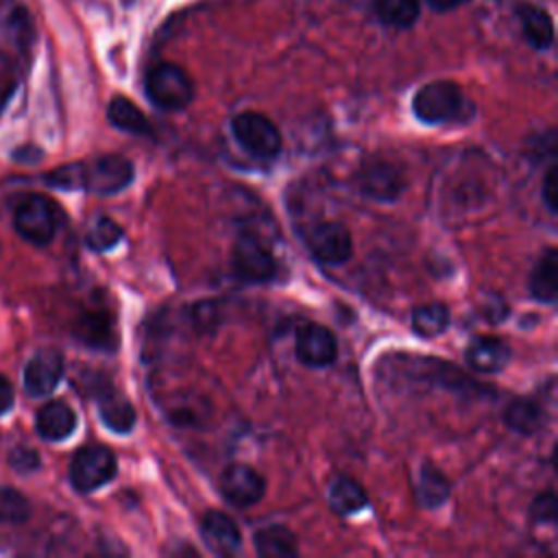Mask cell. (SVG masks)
Instances as JSON below:
<instances>
[{
    "label": "cell",
    "instance_id": "11",
    "mask_svg": "<svg viewBox=\"0 0 558 558\" xmlns=\"http://www.w3.org/2000/svg\"><path fill=\"white\" fill-rule=\"evenodd\" d=\"M357 187L364 196L388 203L401 196L405 183L401 170L390 161H368L357 172Z\"/></svg>",
    "mask_w": 558,
    "mask_h": 558
},
{
    "label": "cell",
    "instance_id": "16",
    "mask_svg": "<svg viewBox=\"0 0 558 558\" xmlns=\"http://www.w3.org/2000/svg\"><path fill=\"white\" fill-rule=\"evenodd\" d=\"M76 338L94 349H111L116 344L113 320L105 310L85 312L76 323Z\"/></svg>",
    "mask_w": 558,
    "mask_h": 558
},
{
    "label": "cell",
    "instance_id": "13",
    "mask_svg": "<svg viewBox=\"0 0 558 558\" xmlns=\"http://www.w3.org/2000/svg\"><path fill=\"white\" fill-rule=\"evenodd\" d=\"M201 534L205 538V543L222 556L235 554L240 549L242 536L238 525L233 523V519L220 510H209L203 514L201 521Z\"/></svg>",
    "mask_w": 558,
    "mask_h": 558
},
{
    "label": "cell",
    "instance_id": "29",
    "mask_svg": "<svg viewBox=\"0 0 558 558\" xmlns=\"http://www.w3.org/2000/svg\"><path fill=\"white\" fill-rule=\"evenodd\" d=\"M9 464L17 471V473H33L35 469H39V456L35 449L31 447H13L9 451Z\"/></svg>",
    "mask_w": 558,
    "mask_h": 558
},
{
    "label": "cell",
    "instance_id": "3",
    "mask_svg": "<svg viewBox=\"0 0 558 558\" xmlns=\"http://www.w3.org/2000/svg\"><path fill=\"white\" fill-rule=\"evenodd\" d=\"M133 181V163L122 155H102L78 163V187L92 194H116Z\"/></svg>",
    "mask_w": 558,
    "mask_h": 558
},
{
    "label": "cell",
    "instance_id": "34",
    "mask_svg": "<svg viewBox=\"0 0 558 558\" xmlns=\"http://www.w3.org/2000/svg\"><path fill=\"white\" fill-rule=\"evenodd\" d=\"M466 0H427V4L434 9V11H451L460 4H464Z\"/></svg>",
    "mask_w": 558,
    "mask_h": 558
},
{
    "label": "cell",
    "instance_id": "22",
    "mask_svg": "<svg viewBox=\"0 0 558 558\" xmlns=\"http://www.w3.org/2000/svg\"><path fill=\"white\" fill-rule=\"evenodd\" d=\"M329 504L340 514H353L366 508L368 497L353 477L338 475L329 486Z\"/></svg>",
    "mask_w": 558,
    "mask_h": 558
},
{
    "label": "cell",
    "instance_id": "5",
    "mask_svg": "<svg viewBox=\"0 0 558 558\" xmlns=\"http://www.w3.org/2000/svg\"><path fill=\"white\" fill-rule=\"evenodd\" d=\"M13 225L26 242L44 246L54 238L59 227L57 205L41 194H31L17 205Z\"/></svg>",
    "mask_w": 558,
    "mask_h": 558
},
{
    "label": "cell",
    "instance_id": "26",
    "mask_svg": "<svg viewBox=\"0 0 558 558\" xmlns=\"http://www.w3.org/2000/svg\"><path fill=\"white\" fill-rule=\"evenodd\" d=\"M377 15L397 28H408L418 17V0H375Z\"/></svg>",
    "mask_w": 558,
    "mask_h": 558
},
{
    "label": "cell",
    "instance_id": "4",
    "mask_svg": "<svg viewBox=\"0 0 558 558\" xmlns=\"http://www.w3.org/2000/svg\"><path fill=\"white\" fill-rule=\"evenodd\" d=\"M238 144L257 159H272L281 150V133L275 122L257 111H242L231 120Z\"/></svg>",
    "mask_w": 558,
    "mask_h": 558
},
{
    "label": "cell",
    "instance_id": "9",
    "mask_svg": "<svg viewBox=\"0 0 558 558\" xmlns=\"http://www.w3.org/2000/svg\"><path fill=\"white\" fill-rule=\"evenodd\" d=\"M63 377V355L57 349H41L35 353L22 375V384L28 397H46L50 395Z\"/></svg>",
    "mask_w": 558,
    "mask_h": 558
},
{
    "label": "cell",
    "instance_id": "14",
    "mask_svg": "<svg viewBox=\"0 0 558 558\" xmlns=\"http://www.w3.org/2000/svg\"><path fill=\"white\" fill-rule=\"evenodd\" d=\"M510 360V349L501 338L495 336H480L471 340L466 347V362L473 371L480 373H497Z\"/></svg>",
    "mask_w": 558,
    "mask_h": 558
},
{
    "label": "cell",
    "instance_id": "17",
    "mask_svg": "<svg viewBox=\"0 0 558 558\" xmlns=\"http://www.w3.org/2000/svg\"><path fill=\"white\" fill-rule=\"evenodd\" d=\"M253 545H255L257 554L264 558H290V556H296V551H299L294 532L279 523L259 527L253 534Z\"/></svg>",
    "mask_w": 558,
    "mask_h": 558
},
{
    "label": "cell",
    "instance_id": "25",
    "mask_svg": "<svg viewBox=\"0 0 558 558\" xmlns=\"http://www.w3.org/2000/svg\"><path fill=\"white\" fill-rule=\"evenodd\" d=\"M449 327V310L442 303H425L412 312V329L423 338H434Z\"/></svg>",
    "mask_w": 558,
    "mask_h": 558
},
{
    "label": "cell",
    "instance_id": "23",
    "mask_svg": "<svg viewBox=\"0 0 558 558\" xmlns=\"http://www.w3.org/2000/svg\"><path fill=\"white\" fill-rule=\"evenodd\" d=\"M449 480L445 473L432 464H423L418 484H416V501L423 508H438L449 497Z\"/></svg>",
    "mask_w": 558,
    "mask_h": 558
},
{
    "label": "cell",
    "instance_id": "19",
    "mask_svg": "<svg viewBox=\"0 0 558 558\" xmlns=\"http://www.w3.org/2000/svg\"><path fill=\"white\" fill-rule=\"evenodd\" d=\"M517 17L521 22L525 39L534 48H549L551 46L554 24H551V17L543 9H538L536 4L523 2V4L517 7Z\"/></svg>",
    "mask_w": 558,
    "mask_h": 558
},
{
    "label": "cell",
    "instance_id": "15",
    "mask_svg": "<svg viewBox=\"0 0 558 558\" xmlns=\"http://www.w3.org/2000/svg\"><path fill=\"white\" fill-rule=\"evenodd\" d=\"M35 427L46 440H65L76 429V414L65 401H48L37 412Z\"/></svg>",
    "mask_w": 558,
    "mask_h": 558
},
{
    "label": "cell",
    "instance_id": "7",
    "mask_svg": "<svg viewBox=\"0 0 558 558\" xmlns=\"http://www.w3.org/2000/svg\"><path fill=\"white\" fill-rule=\"evenodd\" d=\"M231 266L235 277L244 283H266L277 272L272 253L251 233L238 238L231 251Z\"/></svg>",
    "mask_w": 558,
    "mask_h": 558
},
{
    "label": "cell",
    "instance_id": "28",
    "mask_svg": "<svg viewBox=\"0 0 558 558\" xmlns=\"http://www.w3.org/2000/svg\"><path fill=\"white\" fill-rule=\"evenodd\" d=\"M122 227L116 222V220H111V218H98L92 227H89V231H87V235H85V242H87V246L92 248V251H98V253H102V251H109V248H113L120 240H122Z\"/></svg>",
    "mask_w": 558,
    "mask_h": 558
},
{
    "label": "cell",
    "instance_id": "24",
    "mask_svg": "<svg viewBox=\"0 0 558 558\" xmlns=\"http://www.w3.org/2000/svg\"><path fill=\"white\" fill-rule=\"evenodd\" d=\"M504 421L512 432L530 436L543 425V408L532 399H514L504 410Z\"/></svg>",
    "mask_w": 558,
    "mask_h": 558
},
{
    "label": "cell",
    "instance_id": "27",
    "mask_svg": "<svg viewBox=\"0 0 558 558\" xmlns=\"http://www.w3.org/2000/svg\"><path fill=\"white\" fill-rule=\"evenodd\" d=\"M31 517V506L28 499L11 488V486H0V523H24Z\"/></svg>",
    "mask_w": 558,
    "mask_h": 558
},
{
    "label": "cell",
    "instance_id": "20",
    "mask_svg": "<svg viewBox=\"0 0 558 558\" xmlns=\"http://www.w3.org/2000/svg\"><path fill=\"white\" fill-rule=\"evenodd\" d=\"M107 118L120 131H126L133 135H150L153 133V126H150L148 118L142 113V109L124 96H116L109 102Z\"/></svg>",
    "mask_w": 558,
    "mask_h": 558
},
{
    "label": "cell",
    "instance_id": "6",
    "mask_svg": "<svg viewBox=\"0 0 558 558\" xmlns=\"http://www.w3.org/2000/svg\"><path fill=\"white\" fill-rule=\"evenodd\" d=\"M118 469L116 456L102 445L81 447L70 464V482L78 493H92L113 480Z\"/></svg>",
    "mask_w": 558,
    "mask_h": 558
},
{
    "label": "cell",
    "instance_id": "35",
    "mask_svg": "<svg viewBox=\"0 0 558 558\" xmlns=\"http://www.w3.org/2000/svg\"><path fill=\"white\" fill-rule=\"evenodd\" d=\"M11 89H13V85H11L7 78L0 76V109H2V105L7 102V98L11 96Z\"/></svg>",
    "mask_w": 558,
    "mask_h": 558
},
{
    "label": "cell",
    "instance_id": "30",
    "mask_svg": "<svg viewBox=\"0 0 558 558\" xmlns=\"http://www.w3.org/2000/svg\"><path fill=\"white\" fill-rule=\"evenodd\" d=\"M556 510H558V501L554 493H543L534 499L530 514L534 521L538 523H554L556 521Z\"/></svg>",
    "mask_w": 558,
    "mask_h": 558
},
{
    "label": "cell",
    "instance_id": "33",
    "mask_svg": "<svg viewBox=\"0 0 558 558\" xmlns=\"http://www.w3.org/2000/svg\"><path fill=\"white\" fill-rule=\"evenodd\" d=\"M41 157V150L35 148V146H22V148H15L13 150V159L15 161H26V163H35L37 159Z\"/></svg>",
    "mask_w": 558,
    "mask_h": 558
},
{
    "label": "cell",
    "instance_id": "21",
    "mask_svg": "<svg viewBox=\"0 0 558 558\" xmlns=\"http://www.w3.org/2000/svg\"><path fill=\"white\" fill-rule=\"evenodd\" d=\"M98 412H100V418L102 423L116 432V434H126L133 429L135 425V410L133 405L124 399V397H118L113 395L111 390H105L98 395Z\"/></svg>",
    "mask_w": 558,
    "mask_h": 558
},
{
    "label": "cell",
    "instance_id": "32",
    "mask_svg": "<svg viewBox=\"0 0 558 558\" xmlns=\"http://www.w3.org/2000/svg\"><path fill=\"white\" fill-rule=\"evenodd\" d=\"M11 408H13V386L4 375H0V416L7 414Z\"/></svg>",
    "mask_w": 558,
    "mask_h": 558
},
{
    "label": "cell",
    "instance_id": "18",
    "mask_svg": "<svg viewBox=\"0 0 558 558\" xmlns=\"http://www.w3.org/2000/svg\"><path fill=\"white\" fill-rule=\"evenodd\" d=\"M530 292L541 303H554L558 294V253L547 248L530 277Z\"/></svg>",
    "mask_w": 558,
    "mask_h": 558
},
{
    "label": "cell",
    "instance_id": "10",
    "mask_svg": "<svg viewBox=\"0 0 558 558\" xmlns=\"http://www.w3.org/2000/svg\"><path fill=\"white\" fill-rule=\"evenodd\" d=\"M266 482L248 464H229L220 473L222 497L235 508H248L264 497Z\"/></svg>",
    "mask_w": 558,
    "mask_h": 558
},
{
    "label": "cell",
    "instance_id": "2",
    "mask_svg": "<svg viewBox=\"0 0 558 558\" xmlns=\"http://www.w3.org/2000/svg\"><path fill=\"white\" fill-rule=\"evenodd\" d=\"M146 94L163 111H179L190 105L194 85L187 72L174 63H159L146 74Z\"/></svg>",
    "mask_w": 558,
    "mask_h": 558
},
{
    "label": "cell",
    "instance_id": "12",
    "mask_svg": "<svg viewBox=\"0 0 558 558\" xmlns=\"http://www.w3.org/2000/svg\"><path fill=\"white\" fill-rule=\"evenodd\" d=\"M294 353L305 366L320 368L329 366L338 357V342L327 327L310 323L299 329Z\"/></svg>",
    "mask_w": 558,
    "mask_h": 558
},
{
    "label": "cell",
    "instance_id": "8",
    "mask_svg": "<svg viewBox=\"0 0 558 558\" xmlns=\"http://www.w3.org/2000/svg\"><path fill=\"white\" fill-rule=\"evenodd\" d=\"M305 244L310 253L323 264H344L353 253L349 229L333 220L314 225L305 235Z\"/></svg>",
    "mask_w": 558,
    "mask_h": 558
},
{
    "label": "cell",
    "instance_id": "31",
    "mask_svg": "<svg viewBox=\"0 0 558 558\" xmlns=\"http://www.w3.org/2000/svg\"><path fill=\"white\" fill-rule=\"evenodd\" d=\"M543 201L551 214L558 211V168L549 166V170L543 177Z\"/></svg>",
    "mask_w": 558,
    "mask_h": 558
},
{
    "label": "cell",
    "instance_id": "1",
    "mask_svg": "<svg viewBox=\"0 0 558 558\" xmlns=\"http://www.w3.org/2000/svg\"><path fill=\"white\" fill-rule=\"evenodd\" d=\"M414 116L425 124H442L456 120L464 109V96L451 81H434L423 85L412 100Z\"/></svg>",
    "mask_w": 558,
    "mask_h": 558
}]
</instances>
